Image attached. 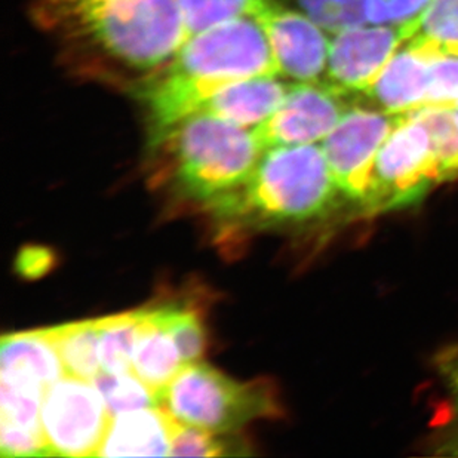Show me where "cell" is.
I'll return each mask as SVG.
<instances>
[{
    "label": "cell",
    "mask_w": 458,
    "mask_h": 458,
    "mask_svg": "<svg viewBox=\"0 0 458 458\" xmlns=\"http://www.w3.org/2000/svg\"><path fill=\"white\" fill-rule=\"evenodd\" d=\"M30 13L72 72L132 91L189 38L178 0H33Z\"/></svg>",
    "instance_id": "6da1fadb"
},
{
    "label": "cell",
    "mask_w": 458,
    "mask_h": 458,
    "mask_svg": "<svg viewBox=\"0 0 458 458\" xmlns=\"http://www.w3.org/2000/svg\"><path fill=\"white\" fill-rule=\"evenodd\" d=\"M259 74H279L252 15L216 22L187 38L177 54L137 89L148 114L150 144L199 114L225 85Z\"/></svg>",
    "instance_id": "7a4b0ae2"
},
{
    "label": "cell",
    "mask_w": 458,
    "mask_h": 458,
    "mask_svg": "<svg viewBox=\"0 0 458 458\" xmlns=\"http://www.w3.org/2000/svg\"><path fill=\"white\" fill-rule=\"evenodd\" d=\"M344 198L320 144L266 148L247 182L208 204L218 220L272 229L328 216Z\"/></svg>",
    "instance_id": "3957f363"
},
{
    "label": "cell",
    "mask_w": 458,
    "mask_h": 458,
    "mask_svg": "<svg viewBox=\"0 0 458 458\" xmlns=\"http://www.w3.org/2000/svg\"><path fill=\"white\" fill-rule=\"evenodd\" d=\"M152 148L168 156L178 191L205 205L247 182L264 152L252 130L205 113L174 126Z\"/></svg>",
    "instance_id": "277c9868"
},
{
    "label": "cell",
    "mask_w": 458,
    "mask_h": 458,
    "mask_svg": "<svg viewBox=\"0 0 458 458\" xmlns=\"http://www.w3.org/2000/svg\"><path fill=\"white\" fill-rule=\"evenodd\" d=\"M159 407L182 423L218 433L281 412L272 386L241 383L199 360L184 365L160 392Z\"/></svg>",
    "instance_id": "5b68a950"
},
{
    "label": "cell",
    "mask_w": 458,
    "mask_h": 458,
    "mask_svg": "<svg viewBox=\"0 0 458 458\" xmlns=\"http://www.w3.org/2000/svg\"><path fill=\"white\" fill-rule=\"evenodd\" d=\"M442 182L445 177L428 128L401 113L377 155L368 216L415 207Z\"/></svg>",
    "instance_id": "8992f818"
},
{
    "label": "cell",
    "mask_w": 458,
    "mask_h": 458,
    "mask_svg": "<svg viewBox=\"0 0 458 458\" xmlns=\"http://www.w3.org/2000/svg\"><path fill=\"white\" fill-rule=\"evenodd\" d=\"M399 117L401 113L352 106L320 144L340 191L363 216L371 204L377 155Z\"/></svg>",
    "instance_id": "52a82bcc"
},
{
    "label": "cell",
    "mask_w": 458,
    "mask_h": 458,
    "mask_svg": "<svg viewBox=\"0 0 458 458\" xmlns=\"http://www.w3.org/2000/svg\"><path fill=\"white\" fill-rule=\"evenodd\" d=\"M110 421L94 381L64 376L45 392L42 428L52 457H96Z\"/></svg>",
    "instance_id": "ba28073f"
},
{
    "label": "cell",
    "mask_w": 458,
    "mask_h": 458,
    "mask_svg": "<svg viewBox=\"0 0 458 458\" xmlns=\"http://www.w3.org/2000/svg\"><path fill=\"white\" fill-rule=\"evenodd\" d=\"M346 94L329 83H291L276 110L255 126L252 132L259 148L319 144L353 106Z\"/></svg>",
    "instance_id": "9c48e42d"
},
{
    "label": "cell",
    "mask_w": 458,
    "mask_h": 458,
    "mask_svg": "<svg viewBox=\"0 0 458 458\" xmlns=\"http://www.w3.org/2000/svg\"><path fill=\"white\" fill-rule=\"evenodd\" d=\"M272 51L277 73L295 82H318L327 72L328 31L301 9L257 0L251 11Z\"/></svg>",
    "instance_id": "30bf717a"
},
{
    "label": "cell",
    "mask_w": 458,
    "mask_h": 458,
    "mask_svg": "<svg viewBox=\"0 0 458 458\" xmlns=\"http://www.w3.org/2000/svg\"><path fill=\"white\" fill-rule=\"evenodd\" d=\"M403 42L401 29L394 26L362 24L334 33L325 82L346 96L363 94Z\"/></svg>",
    "instance_id": "8fae6325"
},
{
    "label": "cell",
    "mask_w": 458,
    "mask_h": 458,
    "mask_svg": "<svg viewBox=\"0 0 458 458\" xmlns=\"http://www.w3.org/2000/svg\"><path fill=\"white\" fill-rule=\"evenodd\" d=\"M173 421L162 407L113 415L97 457H171Z\"/></svg>",
    "instance_id": "7c38bea8"
},
{
    "label": "cell",
    "mask_w": 458,
    "mask_h": 458,
    "mask_svg": "<svg viewBox=\"0 0 458 458\" xmlns=\"http://www.w3.org/2000/svg\"><path fill=\"white\" fill-rule=\"evenodd\" d=\"M282 79L279 74H259L234 81L216 92L200 113L254 130L285 98L291 83Z\"/></svg>",
    "instance_id": "4fadbf2b"
},
{
    "label": "cell",
    "mask_w": 458,
    "mask_h": 458,
    "mask_svg": "<svg viewBox=\"0 0 458 458\" xmlns=\"http://www.w3.org/2000/svg\"><path fill=\"white\" fill-rule=\"evenodd\" d=\"M428 89V56L403 44L363 96L385 112L407 113L426 106Z\"/></svg>",
    "instance_id": "5bb4252c"
},
{
    "label": "cell",
    "mask_w": 458,
    "mask_h": 458,
    "mask_svg": "<svg viewBox=\"0 0 458 458\" xmlns=\"http://www.w3.org/2000/svg\"><path fill=\"white\" fill-rule=\"evenodd\" d=\"M65 376L49 328L8 334L0 347V378L29 381L48 390Z\"/></svg>",
    "instance_id": "9a60e30c"
},
{
    "label": "cell",
    "mask_w": 458,
    "mask_h": 458,
    "mask_svg": "<svg viewBox=\"0 0 458 458\" xmlns=\"http://www.w3.org/2000/svg\"><path fill=\"white\" fill-rule=\"evenodd\" d=\"M182 367L184 362L173 335L153 309H143L132 372L160 394Z\"/></svg>",
    "instance_id": "2e32d148"
},
{
    "label": "cell",
    "mask_w": 458,
    "mask_h": 458,
    "mask_svg": "<svg viewBox=\"0 0 458 458\" xmlns=\"http://www.w3.org/2000/svg\"><path fill=\"white\" fill-rule=\"evenodd\" d=\"M401 33L403 44L423 55H458V0H432Z\"/></svg>",
    "instance_id": "e0dca14e"
},
{
    "label": "cell",
    "mask_w": 458,
    "mask_h": 458,
    "mask_svg": "<svg viewBox=\"0 0 458 458\" xmlns=\"http://www.w3.org/2000/svg\"><path fill=\"white\" fill-rule=\"evenodd\" d=\"M65 376L94 381L103 372L98 319L78 320L49 328Z\"/></svg>",
    "instance_id": "ac0fdd59"
},
{
    "label": "cell",
    "mask_w": 458,
    "mask_h": 458,
    "mask_svg": "<svg viewBox=\"0 0 458 458\" xmlns=\"http://www.w3.org/2000/svg\"><path fill=\"white\" fill-rule=\"evenodd\" d=\"M141 319H143V309L121 313V315L98 318L103 372H108V374L132 372Z\"/></svg>",
    "instance_id": "d6986e66"
},
{
    "label": "cell",
    "mask_w": 458,
    "mask_h": 458,
    "mask_svg": "<svg viewBox=\"0 0 458 458\" xmlns=\"http://www.w3.org/2000/svg\"><path fill=\"white\" fill-rule=\"evenodd\" d=\"M428 128L445 182L458 177V113L454 107L424 106L407 112Z\"/></svg>",
    "instance_id": "ffe728a7"
},
{
    "label": "cell",
    "mask_w": 458,
    "mask_h": 458,
    "mask_svg": "<svg viewBox=\"0 0 458 458\" xmlns=\"http://www.w3.org/2000/svg\"><path fill=\"white\" fill-rule=\"evenodd\" d=\"M94 385L100 390L112 417L130 411L159 407V394L150 389L140 377L135 376L134 372H101L94 380Z\"/></svg>",
    "instance_id": "44dd1931"
},
{
    "label": "cell",
    "mask_w": 458,
    "mask_h": 458,
    "mask_svg": "<svg viewBox=\"0 0 458 458\" xmlns=\"http://www.w3.org/2000/svg\"><path fill=\"white\" fill-rule=\"evenodd\" d=\"M153 310L157 319L173 335L184 365L198 362L207 347V335L200 316L191 309L175 304L153 307Z\"/></svg>",
    "instance_id": "7402d4cb"
},
{
    "label": "cell",
    "mask_w": 458,
    "mask_h": 458,
    "mask_svg": "<svg viewBox=\"0 0 458 458\" xmlns=\"http://www.w3.org/2000/svg\"><path fill=\"white\" fill-rule=\"evenodd\" d=\"M225 435L208 428H196L174 419L171 430V457H225L241 454L233 442Z\"/></svg>",
    "instance_id": "603a6c76"
},
{
    "label": "cell",
    "mask_w": 458,
    "mask_h": 458,
    "mask_svg": "<svg viewBox=\"0 0 458 458\" xmlns=\"http://www.w3.org/2000/svg\"><path fill=\"white\" fill-rule=\"evenodd\" d=\"M299 8L328 33L368 24L363 0H294Z\"/></svg>",
    "instance_id": "cb8c5ba5"
},
{
    "label": "cell",
    "mask_w": 458,
    "mask_h": 458,
    "mask_svg": "<svg viewBox=\"0 0 458 458\" xmlns=\"http://www.w3.org/2000/svg\"><path fill=\"white\" fill-rule=\"evenodd\" d=\"M255 2L257 0H178L189 36L229 18L251 15Z\"/></svg>",
    "instance_id": "d4e9b609"
},
{
    "label": "cell",
    "mask_w": 458,
    "mask_h": 458,
    "mask_svg": "<svg viewBox=\"0 0 458 458\" xmlns=\"http://www.w3.org/2000/svg\"><path fill=\"white\" fill-rule=\"evenodd\" d=\"M428 60V89L426 106L458 107V55L433 54Z\"/></svg>",
    "instance_id": "484cf974"
},
{
    "label": "cell",
    "mask_w": 458,
    "mask_h": 458,
    "mask_svg": "<svg viewBox=\"0 0 458 458\" xmlns=\"http://www.w3.org/2000/svg\"><path fill=\"white\" fill-rule=\"evenodd\" d=\"M432 0H363L368 24L374 26H407L414 21Z\"/></svg>",
    "instance_id": "4316f807"
},
{
    "label": "cell",
    "mask_w": 458,
    "mask_h": 458,
    "mask_svg": "<svg viewBox=\"0 0 458 458\" xmlns=\"http://www.w3.org/2000/svg\"><path fill=\"white\" fill-rule=\"evenodd\" d=\"M437 367H439L442 380L450 392L451 401H453L455 414L458 417V347L442 353Z\"/></svg>",
    "instance_id": "83f0119b"
},
{
    "label": "cell",
    "mask_w": 458,
    "mask_h": 458,
    "mask_svg": "<svg viewBox=\"0 0 458 458\" xmlns=\"http://www.w3.org/2000/svg\"><path fill=\"white\" fill-rule=\"evenodd\" d=\"M48 252L42 251V250H31V251H24L21 259H20V268H24V273L35 276L38 275L39 268H48Z\"/></svg>",
    "instance_id": "f1b7e54d"
},
{
    "label": "cell",
    "mask_w": 458,
    "mask_h": 458,
    "mask_svg": "<svg viewBox=\"0 0 458 458\" xmlns=\"http://www.w3.org/2000/svg\"><path fill=\"white\" fill-rule=\"evenodd\" d=\"M453 446H455V448H458V442H457V444H454V445H453ZM455 454H458V453H455Z\"/></svg>",
    "instance_id": "f546056e"
},
{
    "label": "cell",
    "mask_w": 458,
    "mask_h": 458,
    "mask_svg": "<svg viewBox=\"0 0 458 458\" xmlns=\"http://www.w3.org/2000/svg\"><path fill=\"white\" fill-rule=\"evenodd\" d=\"M454 108H455V110H457V113H458V107H454Z\"/></svg>",
    "instance_id": "4dcf8cb0"
}]
</instances>
